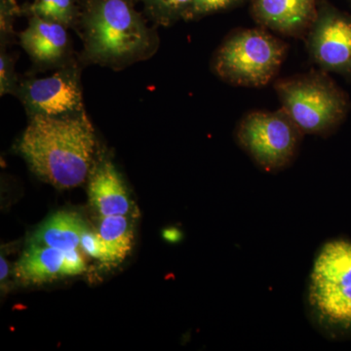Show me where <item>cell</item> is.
<instances>
[{
    "label": "cell",
    "mask_w": 351,
    "mask_h": 351,
    "mask_svg": "<svg viewBox=\"0 0 351 351\" xmlns=\"http://www.w3.org/2000/svg\"><path fill=\"white\" fill-rule=\"evenodd\" d=\"M97 140L86 114L31 117L18 151L36 177L60 189L86 181L94 167Z\"/></svg>",
    "instance_id": "6da1fadb"
},
{
    "label": "cell",
    "mask_w": 351,
    "mask_h": 351,
    "mask_svg": "<svg viewBox=\"0 0 351 351\" xmlns=\"http://www.w3.org/2000/svg\"><path fill=\"white\" fill-rule=\"evenodd\" d=\"M15 276L24 284L51 282L69 276L66 251L29 244L15 265Z\"/></svg>",
    "instance_id": "7c38bea8"
},
{
    "label": "cell",
    "mask_w": 351,
    "mask_h": 351,
    "mask_svg": "<svg viewBox=\"0 0 351 351\" xmlns=\"http://www.w3.org/2000/svg\"><path fill=\"white\" fill-rule=\"evenodd\" d=\"M147 13L158 24L169 25L186 20L193 0H142Z\"/></svg>",
    "instance_id": "2e32d148"
},
{
    "label": "cell",
    "mask_w": 351,
    "mask_h": 351,
    "mask_svg": "<svg viewBox=\"0 0 351 351\" xmlns=\"http://www.w3.org/2000/svg\"><path fill=\"white\" fill-rule=\"evenodd\" d=\"M88 226L77 214L61 211L51 216L39 226L29 244L53 247L60 250L78 249L83 232Z\"/></svg>",
    "instance_id": "4fadbf2b"
},
{
    "label": "cell",
    "mask_w": 351,
    "mask_h": 351,
    "mask_svg": "<svg viewBox=\"0 0 351 351\" xmlns=\"http://www.w3.org/2000/svg\"><path fill=\"white\" fill-rule=\"evenodd\" d=\"M254 20L263 29L298 36L306 34L319 10V0H250Z\"/></svg>",
    "instance_id": "9c48e42d"
},
{
    "label": "cell",
    "mask_w": 351,
    "mask_h": 351,
    "mask_svg": "<svg viewBox=\"0 0 351 351\" xmlns=\"http://www.w3.org/2000/svg\"><path fill=\"white\" fill-rule=\"evenodd\" d=\"M29 117H71L85 113L80 75L64 66L53 75L27 80L17 92Z\"/></svg>",
    "instance_id": "52a82bcc"
},
{
    "label": "cell",
    "mask_w": 351,
    "mask_h": 351,
    "mask_svg": "<svg viewBox=\"0 0 351 351\" xmlns=\"http://www.w3.org/2000/svg\"><path fill=\"white\" fill-rule=\"evenodd\" d=\"M19 39L27 54L41 68L61 66L69 57L68 27L60 23L29 16V25L20 32Z\"/></svg>",
    "instance_id": "30bf717a"
},
{
    "label": "cell",
    "mask_w": 351,
    "mask_h": 351,
    "mask_svg": "<svg viewBox=\"0 0 351 351\" xmlns=\"http://www.w3.org/2000/svg\"><path fill=\"white\" fill-rule=\"evenodd\" d=\"M245 0H193L186 20L199 19L212 14L230 10Z\"/></svg>",
    "instance_id": "e0dca14e"
},
{
    "label": "cell",
    "mask_w": 351,
    "mask_h": 351,
    "mask_svg": "<svg viewBox=\"0 0 351 351\" xmlns=\"http://www.w3.org/2000/svg\"><path fill=\"white\" fill-rule=\"evenodd\" d=\"M304 135L282 108L248 113L240 120L235 131L239 147L267 173L280 172L293 163Z\"/></svg>",
    "instance_id": "8992f818"
},
{
    "label": "cell",
    "mask_w": 351,
    "mask_h": 351,
    "mask_svg": "<svg viewBox=\"0 0 351 351\" xmlns=\"http://www.w3.org/2000/svg\"><path fill=\"white\" fill-rule=\"evenodd\" d=\"M274 88L281 108L304 134L325 135L337 126L345 112L343 95L323 73L282 78Z\"/></svg>",
    "instance_id": "5b68a950"
},
{
    "label": "cell",
    "mask_w": 351,
    "mask_h": 351,
    "mask_svg": "<svg viewBox=\"0 0 351 351\" xmlns=\"http://www.w3.org/2000/svg\"><path fill=\"white\" fill-rule=\"evenodd\" d=\"M313 324L328 336L351 335V241L326 242L314 258L306 292Z\"/></svg>",
    "instance_id": "3957f363"
},
{
    "label": "cell",
    "mask_w": 351,
    "mask_h": 351,
    "mask_svg": "<svg viewBox=\"0 0 351 351\" xmlns=\"http://www.w3.org/2000/svg\"><path fill=\"white\" fill-rule=\"evenodd\" d=\"M80 248H82L83 253L86 254L90 257L108 265L107 252H106L105 247L101 243V240L99 237L97 230L93 232L88 228L85 230L82 234V241H80Z\"/></svg>",
    "instance_id": "ac0fdd59"
},
{
    "label": "cell",
    "mask_w": 351,
    "mask_h": 351,
    "mask_svg": "<svg viewBox=\"0 0 351 351\" xmlns=\"http://www.w3.org/2000/svg\"><path fill=\"white\" fill-rule=\"evenodd\" d=\"M82 9L83 0H34L22 7V13L73 27L80 25Z\"/></svg>",
    "instance_id": "9a60e30c"
},
{
    "label": "cell",
    "mask_w": 351,
    "mask_h": 351,
    "mask_svg": "<svg viewBox=\"0 0 351 351\" xmlns=\"http://www.w3.org/2000/svg\"><path fill=\"white\" fill-rule=\"evenodd\" d=\"M307 49L318 66L326 71H351V19L321 5L306 34Z\"/></svg>",
    "instance_id": "ba28073f"
},
{
    "label": "cell",
    "mask_w": 351,
    "mask_h": 351,
    "mask_svg": "<svg viewBox=\"0 0 351 351\" xmlns=\"http://www.w3.org/2000/svg\"><path fill=\"white\" fill-rule=\"evenodd\" d=\"M0 260H1V276H0V279H1L2 282L4 279H6L7 274H8V265H7L6 260L3 258V256H1Z\"/></svg>",
    "instance_id": "ffe728a7"
},
{
    "label": "cell",
    "mask_w": 351,
    "mask_h": 351,
    "mask_svg": "<svg viewBox=\"0 0 351 351\" xmlns=\"http://www.w3.org/2000/svg\"><path fill=\"white\" fill-rule=\"evenodd\" d=\"M97 233L107 252L108 265L123 262L133 246L134 232L129 219L123 215L101 217Z\"/></svg>",
    "instance_id": "5bb4252c"
},
{
    "label": "cell",
    "mask_w": 351,
    "mask_h": 351,
    "mask_svg": "<svg viewBox=\"0 0 351 351\" xmlns=\"http://www.w3.org/2000/svg\"><path fill=\"white\" fill-rule=\"evenodd\" d=\"M17 80H16L15 71L12 60L6 53L2 51L0 58V90L1 95L16 93L17 92Z\"/></svg>",
    "instance_id": "d6986e66"
},
{
    "label": "cell",
    "mask_w": 351,
    "mask_h": 351,
    "mask_svg": "<svg viewBox=\"0 0 351 351\" xmlns=\"http://www.w3.org/2000/svg\"><path fill=\"white\" fill-rule=\"evenodd\" d=\"M80 25L84 56L120 69L152 54L156 39L133 0H83Z\"/></svg>",
    "instance_id": "7a4b0ae2"
},
{
    "label": "cell",
    "mask_w": 351,
    "mask_h": 351,
    "mask_svg": "<svg viewBox=\"0 0 351 351\" xmlns=\"http://www.w3.org/2000/svg\"><path fill=\"white\" fill-rule=\"evenodd\" d=\"M90 201L101 217L123 215L130 211L131 202L121 176L110 160L94 166L90 174Z\"/></svg>",
    "instance_id": "8fae6325"
},
{
    "label": "cell",
    "mask_w": 351,
    "mask_h": 351,
    "mask_svg": "<svg viewBox=\"0 0 351 351\" xmlns=\"http://www.w3.org/2000/svg\"><path fill=\"white\" fill-rule=\"evenodd\" d=\"M287 48V44L263 27L237 29L215 52L212 68L228 84L265 86L278 73Z\"/></svg>",
    "instance_id": "277c9868"
}]
</instances>
